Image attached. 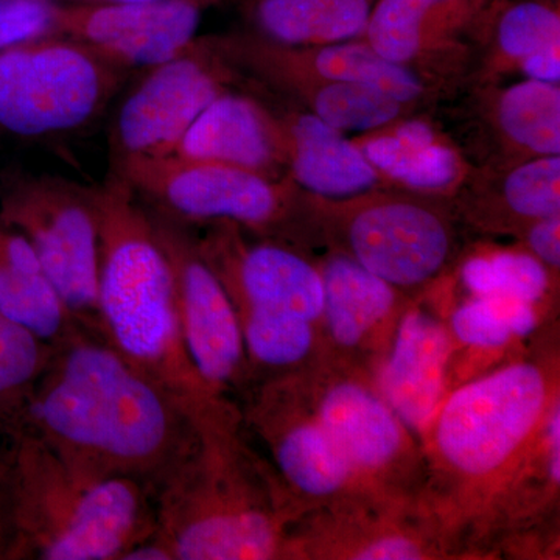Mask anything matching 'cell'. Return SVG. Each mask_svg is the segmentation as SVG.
Returning a JSON list of instances; mask_svg holds the SVG:
<instances>
[{
  "instance_id": "1",
  "label": "cell",
  "mask_w": 560,
  "mask_h": 560,
  "mask_svg": "<svg viewBox=\"0 0 560 560\" xmlns=\"http://www.w3.org/2000/svg\"><path fill=\"white\" fill-rule=\"evenodd\" d=\"M198 412L73 326L7 420L80 469L135 478L158 492L197 444Z\"/></svg>"
},
{
  "instance_id": "2",
  "label": "cell",
  "mask_w": 560,
  "mask_h": 560,
  "mask_svg": "<svg viewBox=\"0 0 560 560\" xmlns=\"http://www.w3.org/2000/svg\"><path fill=\"white\" fill-rule=\"evenodd\" d=\"M198 441L158 489V529L175 560L291 555L289 506L238 438L234 407L200 412Z\"/></svg>"
},
{
  "instance_id": "3",
  "label": "cell",
  "mask_w": 560,
  "mask_h": 560,
  "mask_svg": "<svg viewBox=\"0 0 560 560\" xmlns=\"http://www.w3.org/2000/svg\"><path fill=\"white\" fill-rule=\"evenodd\" d=\"M94 191L103 340L195 410L226 404L210 393L187 353L175 276L153 215L119 173Z\"/></svg>"
},
{
  "instance_id": "4",
  "label": "cell",
  "mask_w": 560,
  "mask_h": 560,
  "mask_svg": "<svg viewBox=\"0 0 560 560\" xmlns=\"http://www.w3.org/2000/svg\"><path fill=\"white\" fill-rule=\"evenodd\" d=\"M9 492L13 559L121 560L158 529V492L135 478L80 469L49 445L14 431Z\"/></svg>"
},
{
  "instance_id": "5",
  "label": "cell",
  "mask_w": 560,
  "mask_h": 560,
  "mask_svg": "<svg viewBox=\"0 0 560 560\" xmlns=\"http://www.w3.org/2000/svg\"><path fill=\"white\" fill-rule=\"evenodd\" d=\"M555 401L539 364L518 361L490 372L438 408L427 431L434 456L469 485L503 477L544 429Z\"/></svg>"
},
{
  "instance_id": "6",
  "label": "cell",
  "mask_w": 560,
  "mask_h": 560,
  "mask_svg": "<svg viewBox=\"0 0 560 560\" xmlns=\"http://www.w3.org/2000/svg\"><path fill=\"white\" fill-rule=\"evenodd\" d=\"M127 72L61 35L0 51V128L20 138L80 130L101 116Z\"/></svg>"
},
{
  "instance_id": "7",
  "label": "cell",
  "mask_w": 560,
  "mask_h": 560,
  "mask_svg": "<svg viewBox=\"0 0 560 560\" xmlns=\"http://www.w3.org/2000/svg\"><path fill=\"white\" fill-rule=\"evenodd\" d=\"M0 220L31 242L73 324L102 338L94 189L54 176L32 179L13 191Z\"/></svg>"
},
{
  "instance_id": "8",
  "label": "cell",
  "mask_w": 560,
  "mask_h": 560,
  "mask_svg": "<svg viewBox=\"0 0 560 560\" xmlns=\"http://www.w3.org/2000/svg\"><path fill=\"white\" fill-rule=\"evenodd\" d=\"M117 173L179 220L270 230L291 205L287 180L173 153L119 160Z\"/></svg>"
},
{
  "instance_id": "9",
  "label": "cell",
  "mask_w": 560,
  "mask_h": 560,
  "mask_svg": "<svg viewBox=\"0 0 560 560\" xmlns=\"http://www.w3.org/2000/svg\"><path fill=\"white\" fill-rule=\"evenodd\" d=\"M230 60L217 39H195L149 69L121 102L113 125L116 160L172 154L213 98L226 91Z\"/></svg>"
},
{
  "instance_id": "10",
  "label": "cell",
  "mask_w": 560,
  "mask_h": 560,
  "mask_svg": "<svg viewBox=\"0 0 560 560\" xmlns=\"http://www.w3.org/2000/svg\"><path fill=\"white\" fill-rule=\"evenodd\" d=\"M342 234L348 256L397 290L418 289L438 278L455 253L447 217L429 202L401 195L350 198Z\"/></svg>"
},
{
  "instance_id": "11",
  "label": "cell",
  "mask_w": 560,
  "mask_h": 560,
  "mask_svg": "<svg viewBox=\"0 0 560 560\" xmlns=\"http://www.w3.org/2000/svg\"><path fill=\"white\" fill-rule=\"evenodd\" d=\"M153 221L175 276L180 330L191 364L210 393L226 400L224 394L249 381L234 302L197 242L165 217L153 215Z\"/></svg>"
},
{
  "instance_id": "12",
  "label": "cell",
  "mask_w": 560,
  "mask_h": 560,
  "mask_svg": "<svg viewBox=\"0 0 560 560\" xmlns=\"http://www.w3.org/2000/svg\"><path fill=\"white\" fill-rule=\"evenodd\" d=\"M212 0L55 3L54 35L86 44L117 68L151 69L198 38Z\"/></svg>"
},
{
  "instance_id": "13",
  "label": "cell",
  "mask_w": 560,
  "mask_h": 560,
  "mask_svg": "<svg viewBox=\"0 0 560 560\" xmlns=\"http://www.w3.org/2000/svg\"><path fill=\"white\" fill-rule=\"evenodd\" d=\"M197 242L234 305L287 313L316 323L323 315L319 268L279 243L243 241L238 226L215 223Z\"/></svg>"
},
{
  "instance_id": "14",
  "label": "cell",
  "mask_w": 560,
  "mask_h": 560,
  "mask_svg": "<svg viewBox=\"0 0 560 560\" xmlns=\"http://www.w3.org/2000/svg\"><path fill=\"white\" fill-rule=\"evenodd\" d=\"M300 390L290 375L264 383L250 397L249 423L270 448L283 485L293 493L326 500L359 485L326 431L315 419L307 397L301 405Z\"/></svg>"
},
{
  "instance_id": "15",
  "label": "cell",
  "mask_w": 560,
  "mask_h": 560,
  "mask_svg": "<svg viewBox=\"0 0 560 560\" xmlns=\"http://www.w3.org/2000/svg\"><path fill=\"white\" fill-rule=\"evenodd\" d=\"M307 401L359 485L393 477L411 455L415 436L366 383L330 378Z\"/></svg>"
},
{
  "instance_id": "16",
  "label": "cell",
  "mask_w": 560,
  "mask_h": 560,
  "mask_svg": "<svg viewBox=\"0 0 560 560\" xmlns=\"http://www.w3.org/2000/svg\"><path fill=\"white\" fill-rule=\"evenodd\" d=\"M452 340L430 313L412 308L394 329L378 393L412 436H425L444 397Z\"/></svg>"
},
{
  "instance_id": "17",
  "label": "cell",
  "mask_w": 560,
  "mask_h": 560,
  "mask_svg": "<svg viewBox=\"0 0 560 560\" xmlns=\"http://www.w3.org/2000/svg\"><path fill=\"white\" fill-rule=\"evenodd\" d=\"M173 154L280 178L287 168L282 121L245 95L223 91L209 103Z\"/></svg>"
},
{
  "instance_id": "18",
  "label": "cell",
  "mask_w": 560,
  "mask_h": 560,
  "mask_svg": "<svg viewBox=\"0 0 560 560\" xmlns=\"http://www.w3.org/2000/svg\"><path fill=\"white\" fill-rule=\"evenodd\" d=\"M280 121L287 168L311 194L323 200L345 201L377 190L385 183L359 143L315 114H293Z\"/></svg>"
},
{
  "instance_id": "19",
  "label": "cell",
  "mask_w": 560,
  "mask_h": 560,
  "mask_svg": "<svg viewBox=\"0 0 560 560\" xmlns=\"http://www.w3.org/2000/svg\"><path fill=\"white\" fill-rule=\"evenodd\" d=\"M324 285V320L330 341L355 350L377 334L396 312L399 294L348 254H338L319 268Z\"/></svg>"
},
{
  "instance_id": "20",
  "label": "cell",
  "mask_w": 560,
  "mask_h": 560,
  "mask_svg": "<svg viewBox=\"0 0 560 560\" xmlns=\"http://www.w3.org/2000/svg\"><path fill=\"white\" fill-rule=\"evenodd\" d=\"M0 313L55 345L75 324L31 242L0 220Z\"/></svg>"
},
{
  "instance_id": "21",
  "label": "cell",
  "mask_w": 560,
  "mask_h": 560,
  "mask_svg": "<svg viewBox=\"0 0 560 560\" xmlns=\"http://www.w3.org/2000/svg\"><path fill=\"white\" fill-rule=\"evenodd\" d=\"M375 0H246L260 38L283 47L329 46L363 36Z\"/></svg>"
},
{
  "instance_id": "22",
  "label": "cell",
  "mask_w": 560,
  "mask_h": 560,
  "mask_svg": "<svg viewBox=\"0 0 560 560\" xmlns=\"http://www.w3.org/2000/svg\"><path fill=\"white\" fill-rule=\"evenodd\" d=\"M383 178L419 191L455 189L464 165L455 150L442 143L425 121L408 120L383 128L359 143Z\"/></svg>"
},
{
  "instance_id": "23",
  "label": "cell",
  "mask_w": 560,
  "mask_h": 560,
  "mask_svg": "<svg viewBox=\"0 0 560 560\" xmlns=\"http://www.w3.org/2000/svg\"><path fill=\"white\" fill-rule=\"evenodd\" d=\"M260 75L296 94L312 114L340 131L383 130L396 124L408 108L386 92L363 84L318 80L291 72Z\"/></svg>"
},
{
  "instance_id": "24",
  "label": "cell",
  "mask_w": 560,
  "mask_h": 560,
  "mask_svg": "<svg viewBox=\"0 0 560 560\" xmlns=\"http://www.w3.org/2000/svg\"><path fill=\"white\" fill-rule=\"evenodd\" d=\"M470 0H375L363 36L372 49L410 66L442 22L467 13Z\"/></svg>"
},
{
  "instance_id": "25",
  "label": "cell",
  "mask_w": 560,
  "mask_h": 560,
  "mask_svg": "<svg viewBox=\"0 0 560 560\" xmlns=\"http://www.w3.org/2000/svg\"><path fill=\"white\" fill-rule=\"evenodd\" d=\"M495 119L504 138L529 158L560 156L559 84H511L497 98Z\"/></svg>"
},
{
  "instance_id": "26",
  "label": "cell",
  "mask_w": 560,
  "mask_h": 560,
  "mask_svg": "<svg viewBox=\"0 0 560 560\" xmlns=\"http://www.w3.org/2000/svg\"><path fill=\"white\" fill-rule=\"evenodd\" d=\"M235 311L241 320L249 374L253 368L271 372L276 377L293 374L315 352V323L248 305H235Z\"/></svg>"
},
{
  "instance_id": "27",
  "label": "cell",
  "mask_w": 560,
  "mask_h": 560,
  "mask_svg": "<svg viewBox=\"0 0 560 560\" xmlns=\"http://www.w3.org/2000/svg\"><path fill=\"white\" fill-rule=\"evenodd\" d=\"M537 326L529 302L510 296H474L453 312V337L477 349L504 348L512 338H525Z\"/></svg>"
},
{
  "instance_id": "28",
  "label": "cell",
  "mask_w": 560,
  "mask_h": 560,
  "mask_svg": "<svg viewBox=\"0 0 560 560\" xmlns=\"http://www.w3.org/2000/svg\"><path fill=\"white\" fill-rule=\"evenodd\" d=\"M460 278L474 296H510L533 305L548 289L545 265L533 254L515 250L471 257Z\"/></svg>"
},
{
  "instance_id": "29",
  "label": "cell",
  "mask_w": 560,
  "mask_h": 560,
  "mask_svg": "<svg viewBox=\"0 0 560 560\" xmlns=\"http://www.w3.org/2000/svg\"><path fill=\"white\" fill-rule=\"evenodd\" d=\"M51 350V342L0 313V411L5 419L49 363Z\"/></svg>"
},
{
  "instance_id": "30",
  "label": "cell",
  "mask_w": 560,
  "mask_h": 560,
  "mask_svg": "<svg viewBox=\"0 0 560 560\" xmlns=\"http://www.w3.org/2000/svg\"><path fill=\"white\" fill-rule=\"evenodd\" d=\"M560 156H537L515 165L501 180L504 208L529 221L560 215Z\"/></svg>"
},
{
  "instance_id": "31",
  "label": "cell",
  "mask_w": 560,
  "mask_h": 560,
  "mask_svg": "<svg viewBox=\"0 0 560 560\" xmlns=\"http://www.w3.org/2000/svg\"><path fill=\"white\" fill-rule=\"evenodd\" d=\"M497 46L504 58L515 62L560 47L559 10L541 0H523L508 7L497 24Z\"/></svg>"
},
{
  "instance_id": "32",
  "label": "cell",
  "mask_w": 560,
  "mask_h": 560,
  "mask_svg": "<svg viewBox=\"0 0 560 560\" xmlns=\"http://www.w3.org/2000/svg\"><path fill=\"white\" fill-rule=\"evenodd\" d=\"M54 11L50 0H0V51L54 35Z\"/></svg>"
},
{
  "instance_id": "33",
  "label": "cell",
  "mask_w": 560,
  "mask_h": 560,
  "mask_svg": "<svg viewBox=\"0 0 560 560\" xmlns=\"http://www.w3.org/2000/svg\"><path fill=\"white\" fill-rule=\"evenodd\" d=\"M560 215L529 223L526 243L534 257L547 267H560Z\"/></svg>"
},
{
  "instance_id": "34",
  "label": "cell",
  "mask_w": 560,
  "mask_h": 560,
  "mask_svg": "<svg viewBox=\"0 0 560 560\" xmlns=\"http://www.w3.org/2000/svg\"><path fill=\"white\" fill-rule=\"evenodd\" d=\"M560 47L529 55L518 62L521 69L529 80L545 81V83L559 84L560 81Z\"/></svg>"
},
{
  "instance_id": "35",
  "label": "cell",
  "mask_w": 560,
  "mask_h": 560,
  "mask_svg": "<svg viewBox=\"0 0 560 560\" xmlns=\"http://www.w3.org/2000/svg\"><path fill=\"white\" fill-rule=\"evenodd\" d=\"M16 545V526L11 510L9 492L0 482V559H13Z\"/></svg>"
},
{
  "instance_id": "36",
  "label": "cell",
  "mask_w": 560,
  "mask_h": 560,
  "mask_svg": "<svg viewBox=\"0 0 560 560\" xmlns=\"http://www.w3.org/2000/svg\"><path fill=\"white\" fill-rule=\"evenodd\" d=\"M14 445V431L11 429L9 420L0 411V482L5 477V471L9 469L11 458V451Z\"/></svg>"
},
{
  "instance_id": "37",
  "label": "cell",
  "mask_w": 560,
  "mask_h": 560,
  "mask_svg": "<svg viewBox=\"0 0 560 560\" xmlns=\"http://www.w3.org/2000/svg\"><path fill=\"white\" fill-rule=\"evenodd\" d=\"M55 3H120V2H142V0H50Z\"/></svg>"
}]
</instances>
